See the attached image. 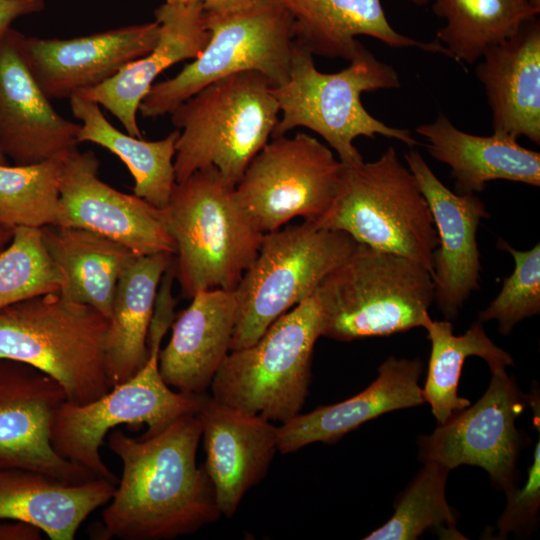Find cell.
Listing matches in <instances>:
<instances>
[{
	"label": "cell",
	"mask_w": 540,
	"mask_h": 540,
	"mask_svg": "<svg viewBox=\"0 0 540 540\" xmlns=\"http://www.w3.org/2000/svg\"><path fill=\"white\" fill-rule=\"evenodd\" d=\"M416 132L426 140L428 153L450 167L459 194L482 192L493 180L540 185V153L521 146L517 139L469 134L442 112Z\"/></svg>",
	"instance_id": "25"
},
{
	"label": "cell",
	"mask_w": 540,
	"mask_h": 540,
	"mask_svg": "<svg viewBox=\"0 0 540 540\" xmlns=\"http://www.w3.org/2000/svg\"><path fill=\"white\" fill-rule=\"evenodd\" d=\"M69 102L80 121L78 142L99 145L119 157L134 179L133 194L157 208H166L176 183L174 157L179 131L160 140H144L115 128L95 101L75 94Z\"/></svg>",
	"instance_id": "29"
},
{
	"label": "cell",
	"mask_w": 540,
	"mask_h": 540,
	"mask_svg": "<svg viewBox=\"0 0 540 540\" xmlns=\"http://www.w3.org/2000/svg\"><path fill=\"white\" fill-rule=\"evenodd\" d=\"M533 411V424L537 429V441L527 478L521 488L506 492L507 502L496 523L495 539H506L511 533L529 535L537 527L540 508V397L538 385L533 384L529 395Z\"/></svg>",
	"instance_id": "36"
},
{
	"label": "cell",
	"mask_w": 540,
	"mask_h": 540,
	"mask_svg": "<svg viewBox=\"0 0 540 540\" xmlns=\"http://www.w3.org/2000/svg\"><path fill=\"white\" fill-rule=\"evenodd\" d=\"M482 324L477 320L465 333L455 335L451 321H436L429 316L422 327L431 344L422 396L438 425L471 404L458 395L459 379L468 357L482 358L490 369L514 365L511 355L487 336Z\"/></svg>",
	"instance_id": "30"
},
{
	"label": "cell",
	"mask_w": 540,
	"mask_h": 540,
	"mask_svg": "<svg viewBox=\"0 0 540 540\" xmlns=\"http://www.w3.org/2000/svg\"><path fill=\"white\" fill-rule=\"evenodd\" d=\"M476 76L492 112L493 133L540 143V21L534 17L479 59Z\"/></svg>",
	"instance_id": "23"
},
{
	"label": "cell",
	"mask_w": 540,
	"mask_h": 540,
	"mask_svg": "<svg viewBox=\"0 0 540 540\" xmlns=\"http://www.w3.org/2000/svg\"><path fill=\"white\" fill-rule=\"evenodd\" d=\"M422 371L419 358L388 357L378 367L376 379L361 392L281 423L277 450L288 454L317 442L334 443L383 414L425 403L419 386Z\"/></svg>",
	"instance_id": "21"
},
{
	"label": "cell",
	"mask_w": 540,
	"mask_h": 540,
	"mask_svg": "<svg viewBox=\"0 0 540 540\" xmlns=\"http://www.w3.org/2000/svg\"><path fill=\"white\" fill-rule=\"evenodd\" d=\"M41 232L49 256L64 276L60 292L109 319L120 275L137 255L83 228L50 225Z\"/></svg>",
	"instance_id": "28"
},
{
	"label": "cell",
	"mask_w": 540,
	"mask_h": 540,
	"mask_svg": "<svg viewBox=\"0 0 540 540\" xmlns=\"http://www.w3.org/2000/svg\"><path fill=\"white\" fill-rule=\"evenodd\" d=\"M237 310L235 290H203L191 298L159 353V371L168 386L189 394L209 389L230 352Z\"/></svg>",
	"instance_id": "22"
},
{
	"label": "cell",
	"mask_w": 540,
	"mask_h": 540,
	"mask_svg": "<svg viewBox=\"0 0 540 540\" xmlns=\"http://www.w3.org/2000/svg\"><path fill=\"white\" fill-rule=\"evenodd\" d=\"M478 401L418 439V458L450 471L461 465L484 469L497 490L517 487V463L523 444L516 420L529 405L515 379L498 367Z\"/></svg>",
	"instance_id": "13"
},
{
	"label": "cell",
	"mask_w": 540,
	"mask_h": 540,
	"mask_svg": "<svg viewBox=\"0 0 540 540\" xmlns=\"http://www.w3.org/2000/svg\"><path fill=\"white\" fill-rule=\"evenodd\" d=\"M64 157L0 165V224L11 229L56 225Z\"/></svg>",
	"instance_id": "33"
},
{
	"label": "cell",
	"mask_w": 540,
	"mask_h": 540,
	"mask_svg": "<svg viewBox=\"0 0 540 540\" xmlns=\"http://www.w3.org/2000/svg\"><path fill=\"white\" fill-rule=\"evenodd\" d=\"M174 254L135 256L117 283L105 340L111 388L134 376L148 358L147 337L160 281Z\"/></svg>",
	"instance_id": "27"
},
{
	"label": "cell",
	"mask_w": 540,
	"mask_h": 540,
	"mask_svg": "<svg viewBox=\"0 0 540 540\" xmlns=\"http://www.w3.org/2000/svg\"><path fill=\"white\" fill-rule=\"evenodd\" d=\"M193 1H201V0H165L166 3H171V4L188 3V2H193Z\"/></svg>",
	"instance_id": "42"
},
{
	"label": "cell",
	"mask_w": 540,
	"mask_h": 540,
	"mask_svg": "<svg viewBox=\"0 0 540 540\" xmlns=\"http://www.w3.org/2000/svg\"><path fill=\"white\" fill-rule=\"evenodd\" d=\"M10 28L0 39V151L14 165L64 157L78 147L76 124L60 115L37 82Z\"/></svg>",
	"instance_id": "17"
},
{
	"label": "cell",
	"mask_w": 540,
	"mask_h": 540,
	"mask_svg": "<svg viewBox=\"0 0 540 540\" xmlns=\"http://www.w3.org/2000/svg\"><path fill=\"white\" fill-rule=\"evenodd\" d=\"M358 245L343 231L309 221L265 233L235 289L238 310L230 351L255 343L280 316L312 296Z\"/></svg>",
	"instance_id": "9"
},
{
	"label": "cell",
	"mask_w": 540,
	"mask_h": 540,
	"mask_svg": "<svg viewBox=\"0 0 540 540\" xmlns=\"http://www.w3.org/2000/svg\"><path fill=\"white\" fill-rule=\"evenodd\" d=\"M254 0H201L207 15H222L241 10Z\"/></svg>",
	"instance_id": "39"
},
{
	"label": "cell",
	"mask_w": 540,
	"mask_h": 540,
	"mask_svg": "<svg viewBox=\"0 0 540 540\" xmlns=\"http://www.w3.org/2000/svg\"><path fill=\"white\" fill-rule=\"evenodd\" d=\"M206 22L210 35L201 54L174 77L151 87L139 106L143 117L170 114L200 89L237 73L259 72L273 87L287 81L294 23L278 1L254 0L238 11L206 14Z\"/></svg>",
	"instance_id": "10"
},
{
	"label": "cell",
	"mask_w": 540,
	"mask_h": 540,
	"mask_svg": "<svg viewBox=\"0 0 540 540\" xmlns=\"http://www.w3.org/2000/svg\"><path fill=\"white\" fill-rule=\"evenodd\" d=\"M321 336L342 342L423 327L435 290L418 263L359 244L315 291Z\"/></svg>",
	"instance_id": "6"
},
{
	"label": "cell",
	"mask_w": 540,
	"mask_h": 540,
	"mask_svg": "<svg viewBox=\"0 0 540 540\" xmlns=\"http://www.w3.org/2000/svg\"><path fill=\"white\" fill-rule=\"evenodd\" d=\"M497 248L513 257L515 268L498 295L478 313V321H497L499 332L507 336L517 323L540 313V244L521 251L500 238Z\"/></svg>",
	"instance_id": "35"
},
{
	"label": "cell",
	"mask_w": 540,
	"mask_h": 540,
	"mask_svg": "<svg viewBox=\"0 0 540 540\" xmlns=\"http://www.w3.org/2000/svg\"><path fill=\"white\" fill-rule=\"evenodd\" d=\"M156 20L69 39L23 36L29 66L49 99H64L94 88L153 49Z\"/></svg>",
	"instance_id": "18"
},
{
	"label": "cell",
	"mask_w": 540,
	"mask_h": 540,
	"mask_svg": "<svg viewBox=\"0 0 540 540\" xmlns=\"http://www.w3.org/2000/svg\"><path fill=\"white\" fill-rule=\"evenodd\" d=\"M65 400L64 389L50 376L0 359V469L33 471L70 485L98 479L52 446L53 417Z\"/></svg>",
	"instance_id": "15"
},
{
	"label": "cell",
	"mask_w": 540,
	"mask_h": 540,
	"mask_svg": "<svg viewBox=\"0 0 540 540\" xmlns=\"http://www.w3.org/2000/svg\"><path fill=\"white\" fill-rule=\"evenodd\" d=\"M404 160L428 202L438 237L432 274L434 302L445 320L452 321L480 288L476 234L489 214L477 194H459L445 186L418 150L410 148Z\"/></svg>",
	"instance_id": "16"
},
{
	"label": "cell",
	"mask_w": 540,
	"mask_h": 540,
	"mask_svg": "<svg viewBox=\"0 0 540 540\" xmlns=\"http://www.w3.org/2000/svg\"><path fill=\"white\" fill-rule=\"evenodd\" d=\"M108 319L60 291L0 309V359L32 366L53 378L67 400L98 399L110 389L105 361Z\"/></svg>",
	"instance_id": "5"
},
{
	"label": "cell",
	"mask_w": 540,
	"mask_h": 540,
	"mask_svg": "<svg viewBox=\"0 0 540 540\" xmlns=\"http://www.w3.org/2000/svg\"><path fill=\"white\" fill-rule=\"evenodd\" d=\"M42 530L28 522L0 519V540H40Z\"/></svg>",
	"instance_id": "38"
},
{
	"label": "cell",
	"mask_w": 540,
	"mask_h": 540,
	"mask_svg": "<svg viewBox=\"0 0 540 540\" xmlns=\"http://www.w3.org/2000/svg\"><path fill=\"white\" fill-rule=\"evenodd\" d=\"M165 211L181 295L235 290L264 235L240 204L235 185L215 167L202 168L175 183Z\"/></svg>",
	"instance_id": "3"
},
{
	"label": "cell",
	"mask_w": 540,
	"mask_h": 540,
	"mask_svg": "<svg viewBox=\"0 0 540 540\" xmlns=\"http://www.w3.org/2000/svg\"><path fill=\"white\" fill-rule=\"evenodd\" d=\"M276 1L293 19L294 41L312 55L350 61L360 44L356 37L369 36L393 48H419L451 58L436 40L423 42L398 33L381 0Z\"/></svg>",
	"instance_id": "24"
},
{
	"label": "cell",
	"mask_w": 540,
	"mask_h": 540,
	"mask_svg": "<svg viewBox=\"0 0 540 540\" xmlns=\"http://www.w3.org/2000/svg\"><path fill=\"white\" fill-rule=\"evenodd\" d=\"M342 162L307 133L271 138L235 186L238 200L263 234L293 218L318 222L330 208Z\"/></svg>",
	"instance_id": "12"
},
{
	"label": "cell",
	"mask_w": 540,
	"mask_h": 540,
	"mask_svg": "<svg viewBox=\"0 0 540 540\" xmlns=\"http://www.w3.org/2000/svg\"><path fill=\"white\" fill-rule=\"evenodd\" d=\"M417 6H423V5H427L428 3H430V0H407Z\"/></svg>",
	"instance_id": "41"
},
{
	"label": "cell",
	"mask_w": 540,
	"mask_h": 540,
	"mask_svg": "<svg viewBox=\"0 0 540 540\" xmlns=\"http://www.w3.org/2000/svg\"><path fill=\"white\" fill-rule=\"evenodd\" d=\"M321 330L313 294L274 321L255 343L230 351L212 379L211 396L270 421L290 420L308 395Z\"/></svg>",
	"instance_id": "8"
},
{
	"label": "cell",
	"mask_w": 540,
	"mask_h": 540,
	"mask_svg": "<svg viewBox=\"0 0 540 540\" xmlns=\"http://www.w3.org/2000/svg\"><path fill=\"white\" fill-rule=\"evenodd\" d=\"M400 87L397 71L378 60L362 43L349 65L335 73H323L313 55L294 41L287 81L272 91L280 115L271 138L304 127L320 135L347 166L362 163L353 142L357 137L381 135L418 145L407 129L386 125L372 116L361 101L365 92Z\"/></svg>",
	"instance_id": "2"
},
{
	"label": "cell",
	"mask_w": 540,
	"mask_h": 540,
	"mask_svg": "<svg viewBox=\"0 0 540 540\" xmlns=\"http://www.w3.org/2000/svg\"><path fill=\"white\" fill-rule=\"evenodd\" d=\"M445 20L436 41L459 64H473L492 46L514 35L540 9L529 0H430Z\"/></svg>",
	"instance_id": "31"
},
{
	"label": "cell",
	"mask_w": 540,
	"mask_h": 540,
	"mask_svg": "<svg viewBox=\"0 0 540 540\" xmlns=\"http://www.w3.org/2000/svg\"><path fill=\"white\" fill-rule=\"evenodd\" d=\"M44 8V0H0V39L16 19L38 13Z\"/></svg>",
	"instance_id": "37"
},
{
	"label": "cell",
	"mask_w": 540,
	"mask_h": 540,
	"mask_svg": "<svg viewBox=\"0 0 540 540\" xmlns=\"http://www.w3.org/2000/svg\"><path fill=\"white\" fill-rule=\"evenodd\" d=\"M1 164H8L7 158L4 156V154L0 151V165Z\"/></svg>",
	"instance_id": "43"
},
{
	"label": "cell",
	"mask_w": 540,
	"mask_h": 540,
	"mask_svg": "<svg viewBox=\"0 0 540 540\" xmlns=\"http://www.w3.org/2000/svg\"><path fill=\"white\" fill-rule=\"evenodd\" d=\"M424 465L400 494L389 520L364 540H416L424 532L447 526L454 539H463L458 532L457 516L446 499V483L450 470L434 461Z\"/></svg>",
	"instance_id": "32"
},
{
	"label": "cell",
	"mask_w": 540,
	"mask_h": 540,
	"mask_svg": "<svg viewBox=\"0 0 540 540\" xmlns=\"http://www.w3.org/2000/svg\"><path fill=\"white\" fill-rule=\"evenodd\" d=\"M196 415L205 451L204 469L221 515L232 517L245 494L267 474L277 450L278 426L201 393Z\"/></svg>",
	"instance_id": "19"
},
{
	"label": "cell",
	"mask_w": 540,
	"mask_h": 540,
	"mask_svg": "<svg viewBox=\"0 0 540 540\" xmlns=\"http://www.w3.org/2000/svg\"><path fill=\"white\" fill-rule=\"evenodd\" d=\"M114 484L94 479L64 484L40 473L0 469V519L39 527L51 540H73L81 524L111 499Z\"/></svg>",
	"instance_id": "26"
},
{
	"label": "cell",
	"mask_w": 540,
	"mask_h": 540,
	"mask_svg": "<svg viewBox=\"0 0 540 540\" xmlns=\"http://www.w3.org/2000/svg\"><path fill=\"white\" fill-rule=\"evenodd\" d=\"M170 324L154 319L147 337L145 365L125 382L96 400L77 404L65 400L56 410L51 443L64 459L114 485L118 478L101 458L105 436L119 425L146 424L147 433L162 430L179 416L196 413L200 394L173 390L159 371V353Z\"/></svg>",
	"instance_id": "11"
},
{
	"label": "cell",
	"mask_w": 540,
	"mask_h": 540,
	"mask_svg": "<svg viewBox=\"0 0 540 540\" xmlns=\"http://www.w3.org/2000/svg\"><path fill=\"white\" fill-rule=\"evenodd\" d=\"M529 1L534 7L540 9V0H529Z\"/></svg>",
	"instance_id": "44"
},
{
	"label": "cell",
	"mask_w": 540,
	"mask_h": 540,
	"mask_svg": "<svg viewBox=\"0 0 540 540\" xmlns=\"http://www.w3.org/2000/svg\"><path fill=\"white\" fill-rule=\"evenodd\" d=\"M272 89L265 75L247 71L212 82L179 104L169 114L179 131L176 182L213 166L236 186L279 120Z\"/></svg>",
	"instance_id": "4"
},
{
	"label": "cell",
	"mask_w": 540,
	"mask_h": 540,
	"mask_svg": "<svg viewBox=\"0 0 540 540\" xmlns=\"http://www.w3.org/2000/svg\"><path fill=\"white\" fill-rule=\"evenodd\" d=\"M13 229L0 224V251H2L11 241Z\"/></svg>",
	"instance_id": "40"
},
{
	"label": "cell",
	"mask_w": 540,
	"mask_h": 540,
	"mask_svg": "<svg viewBox=\"0 0 540 540\" xmlns=\"http://www.w3.org/2000/svg\"><path fill=\"white\" fill-rule=\"evenodd\" d=\"M64 283L46 250L41 228L13 229L10 243L0 251V309L60 291Z\"/></svg>",
	"instance_id": "34"
},
{
	"label": "cell",
	"mask_w": 540,
	"mask_h": 540,
	"mask_svg": "<svg viewBox=\"0 0 540 540\" xmlns=\"http://www.w3.org/2000/svg\"><path fill=\"white\" fill-rule=\"evenodd\" d=\"M154 17L159 35L153 49L102 84L78 93L108 110L128 134L140 138L139 106L155 79L174 64L197 58L210 35L201 1L165 2L155 9Z\"/></svg>",
	"instance_id": "20"
},
{
	"label": "cell",
	"mask_w": 540,
	"mask_h": 540,
	"mask_svg": "<svg viewBox=\"0 0 540 540\" xmlns=\"http://www.w3.org/2000/svg\"><path fill=\"white\" fill-rule=\"evenodd\" d=\"M316 224L408 258L433 274L438 237L432 213L414 175L392 146L372 162L343 164L335 198Z\"/></svg>",
	"instance_id": "7"
},
{
	"label": "cell",
	"mask_w": 540,
	"mask_h": 540,
	"mask_svg": "<svg viewBox=\"0 0 540 540\" xmlns=\"http://www.w3.org/2000/svg\"><path fill=\"white\" fill-rule=\"evenodd\" d=\"M201 425L196 413L179 416L141 438L108 433L122 475L103 510L105 534L121 540H163L190 535L221 516L212 483L198 467Z\"/></svg>",
	"instance_id": "1"
},
{
	"label": "cell",
	"mask_w": 540,
	"mask_h": 540,
	"mask_svg": "<svg viewBox=\"0 0 540 540\" xmlns=\"http://www.w3.org/2000/svg\"><path fill=\"white\" fill-rule=\"evenodd\" d=\"M93 151L68 153L60 176V205L55 226L87 229L112 239L137 256L175 255L165 208L111 187L99 178Z\"/></svg>",
	"instance_id": "14"
}]
</instances>
